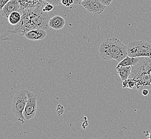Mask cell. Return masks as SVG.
<instances>
[{"label":"cell","instance_id":"7a4b0ae2","mask_svg":"<svg viewBox=\"0 0 151 139\" xmlns=\"http://www.w3.org/2000/svg\"><path fill=\"white\" fill-rule=\"evenodd\" d=\"M100 56L106 61L121 62L128 56L127 46L117 38H108L102 42L99 48Z\"/></svg>","mask_w":151,"mask_h":139},{"label":"cell","instance_id":"52a82bcc","mask_svg":"<svg viewBox=\"0 0 151 139\" xmlns=\"http://www.w3.org/2000/svg\"><path fill=\"white\" fill-rule=\"evenodd\" d=\"M81 5L88 11L94 15H100L105 11L106 7L99 0H83Z\"/></svg>","mask_w":151,"mask_h":139},{"label":"cell","instance_id":"5b68a950","mask_svg":"<svg viewBox=\"0 0 151 139\" xmlns=\"http://www.w3.org/2000/svg\"><path fill=\"white\" fill-rule=\"evenodd\" d=\"M128 56L131 57H147L151 58V43L142 40H134L127 45Z\"/></svg>","mask_w":151,"mask_h":139},{"label":"cell","instance_id":"5bb4252c","mask_svg":"<svg viewBox=\"0 0 151 139\" xmlns=\"http://www.w3.org/2000/svg\"><path fill=\"white\" fill-rule=\"evenodd\" d=\"M23 16V12L15 11L12 12L8 18L9 23L12 26H16L19 23Z\"/></svg>","mask_w":151,"mask_h":139},{"label":"cell","instance_id":"9c48e42d","mask_svg":"<svg viewBox=\"0 0 151 139\" xmlns=\"http://www.w3.org/2000/svg\"><path fill=\"white\" fill-rule=\"evenodd\" d=\"M24 36L28 40L32 41L42 40L47 36L46 30L35 29L25 33Z\"/></svg>","mask_w":151,"mask_h":139},{"label":"cell","instance_id":"8fae6325","mask_svg":"<svg viewBox=\"0 0 151 139\" xmlns=\"http://www.w3.org/2000/svg\"><path fill=\"white\" fill-rule=\"evenodd\" d=\"M22 9L38 7L46 2L45 0H19Z\"/></svg>","mask_w":151,"mask_h":139},{"label":"cell","instance_id":"3957f363","mask_svg":"<svg viewBox=\"0 0 151 139\" xmlns=\"http://www.w3.org/2000/svg\"><path fill=\"white\" fill-rule=\"evenodd\" d=\"M150 57H140L136 64L132 66L129 79H133L137 90L141 91L145 89L151 90V78L149 73Z\"/></svg>","mask_w":151,"mask_h":139},{"label":"cell","instance_id":"4fadbf2b","mask_svg":"<svg viewBox=\"0 0 151 139\" xmlns=\"http://www.w3.org/2000/svg\"><path fill=\"white\" fill-rule=\"evenodd\" d=\"M139 60V57H131L127 56L125 58H124L122 61L119 62L117 64L116 68L121 67H129V66H134L137 63Z\"/></svg>","mask_w":151,"mask_h":139},{"label":"cell","instance_id":"d4e9b609","mask_svg":"<svg viewBox=\"0 0 151 139\" xmlns=\"http://www.w3.org/2000/svg\"><path fill=\"white\" fill-rule=\"evenodd\" d=\"M148 133H147V136L148 139H151V131H148Z\"/></svg>","mask_w":151,"mask_h":139},{"label":"cell","instance_id":"44dd1931","mask_svg":"<svg viewBox=\"0 0 151 139\" xmlns=\"http://www.w3.org/2000/svg\"><path fill=\"white\" fill-rule=\"evenodd\" d=\"M62 4L67 6V7L70 6H71L69 3V0H62Z\"/></svg>","mask_w":151,"mask_h":139},{"label":"cell","instance_id":"7402d4cb","mask_svg":"<svg viewBox=\"0 0 151 139\" xmlns=\"http://www.w3.org/2000/svg\"><path fill=\"white\" fill-rule=\"evenodd\" d=\"M149 73L151 78V85H150V89L151 90V58L149 59Z\"/></svg>","mask_w":151,"mask_h":139},{"label":"cell","instance_id":"d6986e66","mask_svg":"<svg viewBox=\"0 0 151 139\" xmlns=\"http://www.w3.org/2000/svg\"><path fill=\"white\" fill-rule=\"evenodd\" d=\"M101 3L105 6H109L113 0H99Z\"/></svg>","mask_w":151,"mask_h":139},{"label":"cell","instance_id":"4316f807","mask_svg":"<svg viewBox=\"0 0 151 139\" xmlns=\"http://www.w3.org/2000/svg\"></svg>","mask_w":151,"mask_h":139},{"label":"cell","instance_id":"277c9868","mask_svg":"<svg viewBox=\"0 0 151 139\" xmlns=\"http://www.w3.org/2000/svg\"><path fill=\"white\" fill-rule=\"evenodd\" d=\"M28 100V90L22 89L18 91L12 99V111L22 124L26 120L24 116V111Z\"/></svg>","mask_w":151,"mask_h":139},{"label":"cell","instance_id":"ac0fdd59","mask_svg":"<svg viewBox=\"0 0 151 139\" xmlns=\"http://www.w3.org/2000/svg\"><path fill=\"white\" fill-rule=\"evenodd\" d=\"M64 110H65V109H64V107L63 105H62L61 104L58 105V106L56 108V112L58 115H62L63 113H64Z\"/></svg>","mask_w":151,"mask_h":139},{"label":"cell","instance_id":"2e32d148","mask_svg":"<svg viewBox=\"0 0 151 139\" xmlns=\"http://www.w3.org/2000/svg\"><path fill=\"white\" fill-rule=\"evenodd\" d=\"M53 10H54V6L52 5L50 3H47L45 4V6H44V8H43V11L45 12H49L52 11Z\"/></svg>","mask_w":151,"mask_h":139},{"label":"cell","instance_id":"cb8c5ba5","mask_svg":"<svg viewBox=\"0 0 151 139\" xmlns=\"http://www.w3.org/2000/svg\"><path fill=\"white\" fill-rule=\"evenodd\" d=\"M83 0H73L74 1V4L76 5H79V4H81V2Z\"/></svg>","mask_w":151,"mask_h":139},{"label":"cell","instance_id":"ffe728a7","mask_svg":"<svg viewBox=\"0 0 151 139\" xmlns=\"http://www.w3.org/2000/svg\"><path fill=\"white\" fill-rule=\"evenodd\" d=\"M10 0H0V9L2 10L3 7L9 2Z\"/></svg>","mask_w":151,"mask_h":139},{"label":"cell","instance_id":"30bf717a","mask_svg":"<svg viewBox=\"0 0 151 139\" xmlns=\"http://www.w3.org/2000/svg\"><path fill=\"white\" fill-rule=\"evenodd\" d=\"M65 24V20L61 16L56 15L50 18L49 21V26L52 29L60 30Z\"/></svg>","mask_w":151,"mask_h":139},{"label":"cell","instance_id":"8992f818","mask_svg":"<svg viewBox=\"0 0 151 139\" xmlns=\"http://www.w3.org/2000/svg\"><path fill=\"white\" fill-rule=\"evenodd\" d=\"M37 111V95L28 90V100L24 111L26 120H29L35 117Z\"/></svg>","mask_w":151,"mask_h":139},{"label":"cell","instance_id":"e0dca14e","mask_svg":"<svg viewBox=\"0 0 151 139\" xmlns=\"http://www.w3.org/2000/svg\"><path fill=\"white\" fill-rule=\"evenodd\" d=\"M47 3H50L54 6H60L62 4V0H45Z\"/></svg>","mask_w":151,"mask_h":139},{"label":"cell","instance_id":"9a60e30c","mask_svg":"<svg viewBox=\"0 0 151 139\" xmlns=\"http://www.w3.org/2000/svg\"><path fill=\"white\" fill-rule=\"evenodd\" d=\"M122 85L123 88H129L130 89H132L134 86H136V83L133 79H128L127 80L123 81Z\"/></svg>","mask_w":151,"mask_h":139},{"label":"cell","instance_id":"6da1fadb","mask_svg":"<svg viewBox=\"0 0 151 139\" xmlns=\"http://www.w3.org/2000/svg\"><path fill=\"white\" fill-rule=\"evenodd\" d=\"M47 2L38 7L22 9L23 16L19 23L15 26L14 32L24 36L26 32L35 29L48 30L50 28V17L43 11Z\"/></svg>","mask_w":151,"mask_h":139},{"label":"cell","instance_id":"ba28073f","mask_svg":"<svg viewBox=\"0 0 151 139\" xmlns=\"http://www.w3.org/2000/svg\"><path fill=\"white\" fill-rule=\"evenodd\" d=\"M15 11L23 12L19 0H10L1 10V15L8 19L9 15Z\"/></svg>","mask_w":151,"mask_h":139},{"label":"cell","instance_id":"603a6c76","mask_svg":"<svg viewBox=\"0 0 151 139\" xmlns=\"http://www.w3.org/2000/svg\"><path fill=\"white\" fill-rule=\"evenodd\" d=\"M148 94H149V91H148V90H147V89H145V90H142V95L147 96V95H148Z\"/></svg>","mask_w":151,"mask_h":139},{"label":"cell","instance_id":"484cf974","mask_svg":"<svg viewBox=\"0 0 151 139\" xmlns=\"http://www.w3.org/2000/svg\"><path fill=\"white\" fill-rule=\"evenodd\" d=\"M69 3L70 5H71V4H74V1H73V0H69Z\"/></svg>","mask_w":151,"mask_h":139},{"label":"cell","instance_id":"7c38bea8","mask_svg":"<svg viewBox=\"0 0 151 139\" xmlns=\"http://www.w3.org/2000/svg\"><path fill=\"white\" fill-rule=\"evenodd\" d=\"M132 66L121 67L116 68L117 72L123 81L129 79L132 70Z\"/></svg>","mask_w":151,"mask_h":139}]
</instances>
